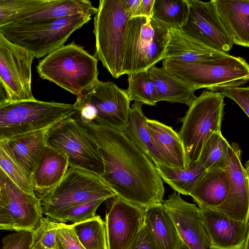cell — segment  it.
Masks as SVG:
<instances>
[{
  "label": "cell",
  "mask_w": 249,
  "mask_h": 249,
  "mask_svg": "<svg viewBox=\"0 0 249 249\" xmlns=\"http://www.w3.org/2000/svg\"><path fill=\"white\" fill-rule=\"evenodd\" d=\"M76 121L97 143L104 163L100 178L117 197L143 209L162 204L164 188L154 164L123 131Z\"/></svg>",
  "instance_id": "1"
},
{
  "label": "cell",
  "mask_w": 249,
  "mask_h": 249,
  "mask_svg": "<svg viewBox=\"0 0 249 249\" xmlns=\"http://www.w3.org/2000/svg\"><path fill=\"white\" fill-rule=\"evenodd\" d=\"M98 60L74 43L63 45L41 60L36 67L40 78L78 96L99 80Z\"/></svg>",
  "instance_id": "2"
},
{
  "label": "cell",
  "mask_w": 249,
  "mask_h": 249,
  "mask_svg": "<svg viewBox=\"0 0 249 249\" xmlns=\"http://www.w3.org/2000/svg\"><path fill=\"white\" fill-rule=\"evenodd\" d=\"M90 19V16L80 13L41 21L17 20L0 27V32L40 58L63 46L74 31Z\"/></svg>",
  "instance_id": "3"
},
{
  "label": "cell",
  "mask_w": 249,
  "mask_h": 249,
  "mask_svg": "<svg viewBox=\"0 0 249 249\" xmlns=\"http://www.w3.org/2000/svg\"><path fill=\"white\" fill-rule=\"evenodd\" d=\"M161 68L196 90L206 88L221 92L228 87L241 86L249 79V66L246 60L229 54L193 63L163 59Z\"/></svg>",
  "instance_id": "4"
},
{
  "label": "cell",
  "mask_w": 249,
  "mask_h": 249,
  "mask_svg": "<svg viewBox=\"0 0 249 249\" xmlns=\"http://www.w3.org/2000/svg\"><path fill=\"white\" fill-rule=\"evenodd\" d=\"M74 104L45 102L36 99L8 101L0 105V141L39 130L73 117Z\"/></svg>",
  "instance_id": "5"
},
{
  "label": "cell",
  "mask_w": 249,
  "mask_h": 249,
  "mask_svg": "<svg viewBox=\"0 0 249 249\" xmlns=\"http://www.w3.org/2000/svg\"><path fill=\"white\" fill-rule=\"evenodd\" d=\"M169 29L152 18L137 17L126 25L122 73L147 71L165 55Z\"/></svg>",
  "instance_id": "6"
},
{
  "label": "cell",
  "mask_w": 249,
  "mask_h": 249,
  "mask_svg": "<svg viewBox=\"0 0 249 249\" xmlns=\"http://www.w3.org/2000/svg\"><path fill=\"white\" fill-rule=\"evenodd\" d=\"M224 97L220 92L204 90L180 119L182 124L178 134L189 164L197 161L210 136L221 132L225 105Z\"/></svg>",
  "instance_id": "7"
},
{
  "label": "cell",
  "mask_w": 249,
  "mask_h": 249,
  "mask_svg": "<svg viewBox=\"0 0 249 249\" xmlns=\"http://www.w3.org/2000/svg\"><path fill=\"white\" fill-rule=\"evenodd\" d=\"M94 17L96 54L112 76L123 75L124 47L129 18L121 0H100Z\"/></svg>",
  "instance_id": "8"
},
{
  "label": "cell",
  "mask_w": 249,
  "mask_h": 249,
  "mask_svg": "<svg viewBox=\"0 0 249 249\" xmlns=\"http://www.w3.org/2000/svg\"><path fill=\"white\" fill-rule=\"evenodd\" d=\"M46 144L65 155L69 167L99 177L103 173L104 163L97 143L74 117L47 128Z\"/></svg>",
  "instance_id": "9"
},
{
  "label": "cell",
  "mask_w": 249,
  "mask_h": 249,
  "mask_svg": "<svg viewBox=\"0 0 249 249\" xmlns=\"http://www.w3.org/2000/svg\"><path fill=\"white\" fill-rule=\"evenodd\" d=\"M115 196L99 177L69 167L59 183L40 200L43 214L52 219L69 208Z\"/></svg>",
  "instance_id": "10"
},
{
  "label": "cell",
  "mask_w": 249,
  "mask_h": 249,
  "mask_svg": "<svg viewBox=\"0 0 249 249\" xmlns=\"http://www.w3.org/2000/svg\"><path fill=\"white\" fill-rule=\"evenodd\" d=\"M35 58L26 49L0 32V81L9 101L35 99L32 89V65Z\"/></svg>",
  "instance_id": "11"
},
{
  "label": "cell",
  "mask_w": 249,
  "mask_h": 249,
  "mask_svg": "<svg viewBox=\"0 0 249 249\" xmlns=\"http://www.w3.org/2000/svg\"><path fill=\"white\" fill-rule=\"evenodd\" d=\"M189 13L180 30L191 37L219 52L228 53L233 43L218 17L213 1L188 0Z\"/></svg>",
  "instance_id": "12"
},
{
  "label": "cell",
  "mask_w": 249,
  "mask_h": 249,
  "mask_svg": "<svg viewBox=\"0 0 249 249\" xmlns=\"http://www.w3.org/2000/svg\"><path fill=\"white\" fill-rule=\"evenodd\" d=\"M248 161L246 169L242 163L241 149L238 143L232 142L229 147L222 168L228 177L230 190L224 202L213 209L231 218L243 222H249Z\"/></svg>",
  "instance_id": "13"
},
{
  "label": "cell",
  "mask_w": 249,
  "mask_h": 249,
  "mask_svg": "<svg viewBox=\"0 0 249 249\" xmlns=\"http://www.w3.org/2000/svg\"><path fill=\"white\" fill-rule=\"evenodd\" d=\"M86 93L96 111L95 123L121 131L124 129L131 102L125 90L112 82L98 80Z\"/></svg>",
  "instance_id": "14"
},
{
  "label": "cell",
  "mask_w": 249,
  "mask_h": 249,
  "mask_svg": "<svg viewBox=\"0 0 249 249\" xmlns=\"http://www.w3.org/2000/svg\"><path fill=\"white\" fill-rule=\"evenodd\" d=\"M105 223L108 249H127L144 224L143 209L115 196Z\"/></svg>",
  "instance_id": "15"
},
{
  "label": "cell",
  "mask_w": 249,
  "mask_h": 249,
  "mask_svg": "<svg viewBox=\"0 0 249 249\" xmlns=\"http://www.w3.org/2000/svg\"><path fill=\"white\" fill-rule=\"evenodd\" d=\"M162 205L171 217L181 241L189 249H208L209 240L203 226L199 208L174 192Z\"/></svg>",
  "instance_id": "16"
},
{
  "label": "cell",
  "mask_w": 249,
  "mask_h": 249,
  "mask_svg": "<svg viewBox=\"0 0 249 249\" xmlns=\"http://www.w3.org/2000/svg\"><path fill=\"white\" fill-rule=\"evenodd\" d=\"M2 206L12 217L15 231L32 232L43 217L40 198L20 189L0 168Z\"/></svg>",
  "instance_id": "17"
},
{
  "label": "cell",
  "mask_w": 249,
  "mask_h": 249,
  "mask_svg": "<svg viewBox=\"0 0 249 249\" xmlns=\"http://www.w3.org/2000/svg\"><path fill=\"white\" fill-rule=\"evenodd\" d=\"M199 210L210 249H240L243 247L249 237V222L236 220L214 209Z\"/></svg>",
  "instance_id": "18"
},
{
  "label": "cell",
  "mask_w": 249,
  "mask_h": 249,
  "mask_svg": "<svg viewBox=\"0 0 249 249\" xmlns=\"http://www.w3.org/2000/svg\"><path fill=\"white\" fill-rule=\"evenodd\" d=\"M47 129L30 132L0 141V145L32 185V177L46 145Z\"/></svg>",
  "instance_id": "19"
},
{
  "label": "cell",
  "mask_w": 249,
  "mask_h": 249,
  "mask_svg": "<svg viewBox=\"0 0 249 249\" xmlns=\"http://www.w3.org/2000/svg\"><path fill=\"white\" fill-rule=\"evenodd\" d=\"M146 125L154 146L165 165L180 170L188 169L189 161L178 133L171 126L147 118Z\"/></svg>",
  "instance_id": "20"
},
{
  "label": "cell",
  "mask_w": 249,
  "mask_h": 249,
  "mask_svg": "<svg viewBox=\"0 0 249 249\" xmlns=\"http://www.w3.org/2000/svg\"><path fill=\"white\" fill-rule=\"evenodd\" d=\"M69 168L67 156L46 145L32 177L35 196L41 198L61 180Z\"/></svg>",
  "instance_id": "21"
},
{
  "label": "cell",
  "mask_w": 249,
  "mask_h": 249,
  "mask_svg": "<svg viewBox=\"0 0 249 249\" xmlns=\"http://www.w3.org/2000/svg\"><path fill=\"white\" fill-rule=\"evenodd\" d=\"M228 54L205 45L180 29H170L163 59L193 63L218 58Z\"/></svg>",
  "instance_id": "22"
},
{
  "label": "cell",
  "mask_w": 249,
  "mask_h": 249,
  "mask_svg": "<svg viewBox=\"0 0 249 249\" xmlns=\"http://www.w3.org/2000/svg\"><path fill=\"white\" fill-rule=\"evenodd\" d=\"M218 17L233 44L249 46V0H213Z\"/></svg>",
  "instance_id": "23"
},
{
  "label": "cell",
  "mask_w": 249,
  "mask_h": 249,
  "mask_svg": "<svg viewBox=\"0 0 249 249\" xmlns=\"http://www.w3.org/2000/svg\"><path fill=\"white\" fill-rule=\"evenodd\" d=\"M230 184L226 172L218 168L206 170L198 178L189 196L199 208L215 209L227 198Z\"/></svg>",
  "instance_id": "24"
},
{
  "label": "cell",
  "mask_w": 249,
  "mask_h": 249,
  "mask_svg": "<svg viewBox=\"0 0 249 249\" xmlns=\"http://www.w3.org/2000/svg\"><path fill=\"white\" fill-rule=\"evenodd\" d=\"M143 223L158 249H178L181 240L162 204L143 209Z\"/></svg>",
  "instance_id": "25"
},
{
  "label": "cell",
  "mask_w": 249,
  "mask_h": 249,
  "mask_svg": "<svg viewBox=\"0 0 249 249\" xmlns=\"http://www.w3.org/2000/svg\"><path fill=\"white\" fill-rule=\"evenodd\" d=\"M153 80L159 101H166L171 103H181L189 107L196 96V90L176 77L155 65L148 70Z\"/></svg>",
  "instance_id": "26"
},
{
  "label": "cell",
  "mask_w": 249,
  "mask_h": 249,
  "mask_svg": "<svg viewBox=\"0 0 249 249\" xmlns=\"http://www.w3.org/2000/svg\"><path fill=\"white\" fill-rule=\"evenodd\" d=\"M142 103L138 102L132 104L126 125L123 131L125 136L154 164H165L154 146L147 128V118L142 111Z\"/></svg>",
  "instance_id": "27"
},
{
  "label": "cell",
  "mask_w": 249,
  "mask_h": 249,
  "mask_svg": "<svg viewBox=\"0 0 249 249\" xmlns=\"http://www.w3.org/2000/svg\"><path fill=\"white\" fill-rule=\"evenodd\" d=\"M97 9L88 0H45L36 11L18 20L23 21H41L57 19L82 13L94 15Z\"/></svg>",
  "instance_id": "28"
},
{
  "label": "cell",
  "mask_w": 249,
  "mask_h": 249,
  "mask_svg": "<svg viewBox=\"0 0 249 249\" xmlns=\"http://www.w3.org/2000/svg\"><path fill=\"white\" fill-rule=\"evenodd\" d=\"M161 178L178 194L189 196L195 183L206 170L197 161L189 164L188 169L180 170L165 164H154Z\"/></svg>",
  "instance_id": "29"
},
{
  "label": "cell",
  "mask_w": 249,
  "mask_h": 249,
  "mask_svg": "<svg viewBox=\"0 0 249 249\" xmlns=\"http://www.w3.org/2000/svg\"><path fill=\"white\" fill-rule=\"evenodd\" d=\"M189 13L188 0H155L152 18L170 29H180Z\"/></svg>",
  "instance_id": "30"
},
{
  "label": "cell",
  "mask_w": 249,
  "mask_h": 249,
  "mask_svg": "<svg viewBox=\"0 0 249 249\" xmlns=\"http://www.w3.org/2000/svg\"><path fill=\"white\" fill-rule=\"evenodd\" d=\"M71 226L85 249H108L106 225L100 216Z\"/></svg>",
  "instance_id": "31"
},
{
  "label": "cell",
  "mask_w": 249,
  "mask_h": 249,
  "mask_svg": "<svg viewBox=\"0 0 249 249\" xmlns=\"http://www.w3.org/2000/svg\"><path fill=\"white\" fill-rule=\"evenodd\" d=\"M128 87L126 92L130 101L149 106L159 102L154 83L147 71L128 75Z\"/></svg>",
  "instance_id": "32"
},
{
  "label": "cell",
  "mask_w": 249,
  "mask_h": 249,
  "mask_svg": "<svg viewBox=\"0 0 249 249\" xmlns=\"http://www.w3.org/2000/svg\"><path fill=\"white\" fill-rule=\"evenodd\" d=\"M230 146L221 132L213 133L204 144L197 161L206 170L222 168Z\"/></svg>",
  "instance_id": "33"
},
{
  "label": "cell",
  "mask_w": 249,
  "mask_h": 249,
  "mask_svg": "<svg viewBox=\"0 0 249 249\" xmlns=\"http://www.w3.org/2000/svg\"><path fill=\"white\" fill-rule=\"evenodd\" d=\"M44 1L45 0H0V27L34 13Z\"/></svg>",
  "instance_id": "34"
},
{
  "label": "cell",
  "mask_w": 249,
  "mask_h": 249,
  "mask_svg": "<svg viewBox=\"0 0 249 249\" xmlns=\"http://www.w3.org/2000/svg\"><path fill=\"white\" fill-rule=\"evenodd\" d=\"M59 223L47 217H42L32 231L31 249H56V234Z\"/></svg>",
  "instance_id": "35"
},
{
  "label": "cell",
  "mask_w": 249,
  "mask_h": 249,
  "mask_svg": "<svg viewBox=\"0 0 249 249\" xmlns=\"http://www.w3.org/2000/svg\"><path fill=\"white\" fill-rule=\"evenodd\" d=\"M105 200L98 199L69 208L55 215L52 220L65 223L81 222L95 216L97 209Z\"/></svg>",
  "instance_id": "36"
},
{
  "label": "cell",
  "mask_w": 249,
  "mask_h": 249,
  "mask_svg": "<svg viewBox=\"0 0 249 249\" xmlns=\"http://www.w3.org/2000/svg\"><path fill=\"white\" fill-rule=\"evenodd\" d=\"M0 168L20 189L35 194L32 186L0 145Z\"/></svg>",
  "instance_id": "37"
},
{
  "label": "cell",
  "mask_w": 249,
  "mask_h": 249,
  "mask_svg": "<svg viewBox=\"0 0 249 249\" xmlns=\"http://www.w3.org/2000/svg\"><path fill=\"white\" fill-rule=\"evenodd\" d=\"M56 249H85L71 225L59 223L55 238Z\"/></svg>",
  "instance_id": "38"
},
{
  "label": "cell",
  "mask_w": 249,
  "mask_h": 249,
  "mask_svg": "<svg viewBox=\"0 0 249 249\" xmlns=\"http://www.w3.org/2000/svg\"><path fill=\"white\" fill-rule=\"evenodd\" d=\"M2 249H31L32 232L16 231L3 238Z\"/></svg>",
  "instance_id": "39"
},
{
  "label": "cell",
  "mask_w": 249,
  "mask_h": 249,
  "mask_svg": "<svg viewBox=\"0 0 249 249\" xmlns=\"http://www.w3.org/2000/svg\"><path fill=\"white\" fill-rule=\"evenodd\" d=\"M224 96L235 101L249 117V87L232 86L225 88L220 92Z\"/></svg>",
  "instance_id": "40"
},
{
  "label": "cell",
  "mask_w": 249,
  "mask_h": 249,
  "mask_svg": "<svg viewBox=\"0 0 249 249\" xmlns=\"http://www.w3.org/2000/svg\"><path fill=\"white\" fill-rule=\"evenodd\" d=\"M127 249H158L149 231L143 224L132 244Z\"/></svg>",
  "instance_id": "41"
},
{
  "label": "cell",
  "mask_w": 249,
  "mask_h": 249,
  "mask_svg": "<svg viewBox=\"0 0 249 249\" xmlns=\"http://www.w3.org/2000/svg\"><path fill=\"white\" fill-rule=\"evenodd\" d=\"M155 0H141L135 17L152 18Z\"/></svg>",
  "instance_id": "42"
},
{
  "label": "cell",
  "mask_w": 249,
  "mask_h": 249,
  "mask_svg": "<svg viewBox=\"0 0 249 249\" xmlns=\"http://www.w3.org/2000/svg\"><path fill=\"white\" fill-rule=\"evenodd\" d=\"M0 230L15 231L14 221L8 212L0 205Z\"/></svg>",
  "instance_id": "43"
},
{
  "label": "cell",
  "mask_w": 249,
  "mask_h": 249,
  "mask_svg": "<svg viewBox=\"0 0 249 249\" xmlns=\"http://www.w3.org/2000/svg\"><path fill=\"white\" fill-rule=\"evenodd\" d=\"M129 19L134 18L141 0H121Z\"/></svg>",
  "instance_id": "44"
},
{
  "label": "cell",
  "mask_w": 249,
  "mask_h": 249,
  "mask_svg": "<svg viewBox=\"0 0 249 249\" xmlns=\"http://www.w3.org/2000/svg\"><path fill=\"white\" fill-rule=\"evenodd\" d=\"M9 101L7 93L0 81V105Z\"/></svg>",
  "instance_id": "45"
},
{
  "label": "cell",
  "mask_w": 249,
  "mask_h": 249,
  "mask_svg": "<svg viewBox=\"0 0 249 249\" xmlns=\"http://www.w3.org/2000/svg\"><path fill=\"white\" fill-rule=\"evenodd\" d=\"M2 201V184L1 179L0 175V205H1Z\"/></svg>",
  "instance_id": "46"
},
{
  "label": "cell",
  "mask_w": 249,
  "mask_h": 249,
  "mask_svg": "<svg viewBox=\"0 0 249 249\" xmlns=\"http://www.w3.org/2000/svg\"><path fill=\"white\" fill-rule=\"evenodd\" d=\"M249 237L247 238L243 247L240 249H249Z\"/></svg>",
  "instance_id": "47"
},
{
  "label": "cell",
  "mask_w": 249,
  "mask_h": 249,
  "mask_svg": "<svg viewBox=\"0 0 249 249\" xmlns=\"http://www.w3.org/2000/svg\"><path fill=\"white\" fill-rule=\"evenodd\" d=\"M178 249H189L186 245L181 241Z\"/></svg>",
  "instance_id": "48"
}]
</instances>
